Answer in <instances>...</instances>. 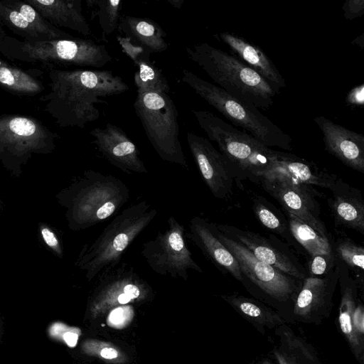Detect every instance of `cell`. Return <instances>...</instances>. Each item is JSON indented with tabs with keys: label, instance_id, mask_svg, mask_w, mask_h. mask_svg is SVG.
Segmentation results:
<instances>
[{
	"label": "cell",
	"instance_id": "277c9868",
	"mask_svg": "<svg viewBox=\"0 0 364 364\" xmlns=\"http://www.w3.org/2000/svg\"><path fill=\"white\" fill-rule=\"evenodd\" d=\"M0 54L14 62L41 64L50 70L72 65L101 68L112 59L105 45L75 36L29 42L6 35L0 41Z\"/></svg>",
	"mask_w": 364,
	"mask_h": 364
},
{
	"label": "cell",
	"instance_id": "4dcf8cb0",
	"mask_svg": "<svg viewBox=\"0 0 364 364\" xmlns=\"http://www.w3.org/2000/svg\"><path fill=\"white\" fill-rule=\"evenodd\" d=\"M289 230L295 240L314 257L332 253L329 239L323 237L311 227L298 218L287 213Z\"/></svg>",
	"mask_w": 364,
	"mask_h": 364
},
{
	"label": "cell",
	"instance_id": "d590c367",
	"mask_svg": "<svg viewBox=\"0 0 364 364\" xmlns=\"http://www.w3.org/2000/svg\"><path fill=\"white\" fill-rule=\"evenodd\" d=\"M360 298L355 305L353 313V327L360 340L364 341V305Z\"/></svg>",
	"mask_w": 364,
	"mask_h": 364
},
{
	"label": "cell",
	"instance_id": "cb8c5ba5",
	"mask_svg": "<svg viewBox=\"0 0 364 364\" xmlns=\"http://www.w3.org/2000/svg\"><path fill=\"white\" fill-rule=\"evenodd\" d=\"M117 40L122 52L132 60L137 68L134 75L137 94L146 92L168 93L170 87L167 79L161 70L151 61V53L124 36L118 35Z\"/></svg>",
	"mask_w": 364,
	"mask_h": 364
},
{
	"label": "cell",
	"instance_id": "74e56055",
	"mask_svg": "<svg viewBox=\"0 0 364 364\" xmlns=\"http://www.w3.org/2000/svg\"><path fill=\"white\" fill-rule=\"evenodd\" d=\"M43 237L48 245L53 247H56L58 245V241L55 235L48 229L44 228L42 230Z\"/></svg>",
	"mask_w": 364,
	"mask_h": 364
},
{
	"label": "cell",
	"instance_id": "b9f144b4",
	"mask_svg": "<svg viewBox=\"0 0 364 364\" xmlns=\"http://www.w3.org/2000/svg\"><path fill=\"white\" fill-rule=\"evenodd\" d=\"M168 2L176 9H181L184 0H168Z\"/></svg>",
	"mask_w": 364,
	"mask_h": 364
},
{
	"label": "cell",
	"instance_id": "603a6c76",
	"mask_svg": "<svg viewBox=\"0 0 364 364\" xmlns=\"http://www.w3.org/2000/svg\"><path fill=\"white\" fill-rule=\"evenodd\" d=\"M331 191L328 203L336 225L364 235V200L360 190L338 178Z\"/></svg>",
	"mask_w": 364,
	"mask_h": 364
},
{
	"label": "cell",
	"instance_id": "f1b7e54d",
	"mask_svg": "<svg viewBox=\"0 0 364 364\" xmlns=\"http://www.w3.org/2000/svg\"><path fill=\"white\" fill-rule=\"evenodd\" d=\"M43 74L41 70H23L0 59V87L14 95L31 97L43 92Z\"/></svg>",
	"mask_w": 364,
	"mask_h": 364
},
{
	"label": "cell",
	"instance_id": "6da1fadb",
	"mask_svg": "<svg viewBox=\"0 0 364 364\" xmlns=\"http://www.w3.org/2000/svg\"><path fill=\"white\" fill-rule=\"evenodd\" d=\"M49 90L39 100L60 127L85 128L100 117L97 105L104 98L129 90V85L111 70L50 69Z\"/></svg>",
	"mask_w": 364,
	"mask_h": 364
},
{
	"label": "cell",
	"instance_id": "ee69618b",
	"mask_svg": "<svg viewBox=\"0 0 364 364\" xmlns=\"http://www.w3.org/2000/svg\"><path fill=\"white\" fill-rule=\"evenodd\" d=\"M4 26L0 23V41L6 36Z\"/></svg>",
	"mask_w": 364,
	"mask_h": 364
},
{
	"label": "cell",
	"instance_id": "5bb4252c",
	"mask_svg": "<svg viewBox=\"0 0 364 364\" xmlns=\"http://www.w3.org/2000/svg\"><path fill=\"white\" fill-rule=\"evenodd\" d=\"M58 134L40 119L25 114H0V152L52 148Z\"/></svg>",
	"mask_w": 364,
	"mask_h": 364
},
{
	"label": "cell",
	"instance_id": "ab89813d",
	"mask_svg": "<svg viewBox=\"0 0 364 364\" xmlns=\"http://www.w3.org/2000/svg\"><path fill=\"white\" fill-rule=\"evenodd\" d=\"M100 355L105 359H113L117 357L118 353L117 351L112 348H104L100 351Z\"/></svg>",
	"mask_w": 364,
	"mask_h": 364
},
{
	"label": "cell",
	"instance_id": "ffe728a7",
	"mask_svg": "<svg viewBox=\"0 0 364 364\" xmlns=\"http://www.w3.org/2000/svg\"><path fill=\"white\" fill-rule=\"evenodd\" d=\"M269 356L277 364H325L318 350L303 334L285 323L274 330Z\"/></svg>",
	"mask_w": 364,
	"mask_h": 364
},
{
	"label": "cell",
	"instance_id": "d6a6232c",
	"mask_svg": "<svg viewBox=\"0 0 364 364\" xmlns=\"http://www.w3.org/2000/svg\"><path fill=\"white\" fill-rule=\"evenodd\" d=\"M253 210L257 220L263 226L283 237L285 235V226L268 207L258 200H255Z\"/></svg>",
	"mask_w": 364,
	"mask_h": 364
},
{
	"label": "cell",
	"instance_id": "836d02e7",
	"mask_svg": "<svg viewBox=\"0 0 364 364\" xmlns=\"http://www.w3.org/2000/svg\"><path fill=\"white\" fill-rule=\"evenodd\" d=\"M336 267L333 252L328 255L311 257L309 264L308 277H321L331 272Z\"/></svg>",
	"mask_w": 364,
	"mask_h": 364
},
{
	"label": "cell",
	"instance_id": "484cf974",
	"mask_svg": "<svg viewBox=\"0 0 364 364\" xmlns=\"http://www.w3.org/2000/svg\"><path fill=\"white\" fill-rule=\"evenodd\" d=\"M117 31L119 36L151 54L164 52L168 48L165 40L166 33L157 22L149 18L122 15Z\"/></svg>",
	"mask_w": 364,
	"mask_h": 364
},
{
	"label": "cell",
	"instance_id": "4fadbf2b",
	"mask_svg": "<svg viewBox=\"0 0 364 364\" xmlns=\"http://www.w3.org/2000/svg\"><path fill=\"white\" fill-rule=\"evenodd\" d=\"M339 270L335 268L321 277L306 276L294 303L292 319L296 323L320 325L331 316L333 298L338 283Z\"/></svg>",
	"mask_w": 364,
	"mask_h": 364
},
{
	"label": "cell",
	"instance_id": "ac0fdd59",
	"mask_svg": "<svg viewBox=\"0 0 364 364\" xmlns=\"http://www.w3.org/2000/svg\"><path fill=\"white\" fill-rule=\"evenodd\" d=\"M220 232L236 240L257 259L295 279L303 280L306 274L286 253L274 246L267 238L236 227L213 223Z\"/></svg>",
	"mask_w": 364,
	"mask_h": 364
},
{
	"label": "cell",
	"instance_id": "ba28073f",
	"mask_svg": "<svg viewBox=\"0 0 364 364\" xmlns=\"http://www.w3.org/2000/svg\"><path fill=\"white\" fill-rule=\"evenodd\" d=\"M134 108L158 156L166 162L188 169L180 141L178 112L168 94L159 92L137 94Z\"/></svg>",
	"mask_w": 364,
	"mask_h": 364
},
{
	"label": "cell",
	"instance_id": "3957f363",
	"mask_svg": "<svg viewBox=\"0 0 364 364\" xmlns=\"http://www.w3.org/2000/svg\"><path fill=\"white\" fill-rule=\"evenodd\" d=\"M200 127L241 176L259 183L279 168L282 152L269 148L247 132L227 123L213 112L191 110Z\"/></svg>",
	"mask_w": 364,
	"mask_h": 364
},
{
	"label": "cell",
	"instance_id": "5b68a950",
	"mask_svg": "<svg viewBox=\"0 0 364 364\" xmlns=\"http://www.w3.org/2000/svg\"><path fill=\"white\" fill-rule=\"evenodd\" d=\"M156 215V210L142 200L114 217L80 254L79 266L86 272L87 279L91 280L107 267L118 264L126 250Z\"/></svg>",
	"mask_w": 364,
	"mask_h": 364
},
{
	"label": "cell",
	"instance_id": "7a4b0ae2",
	"mask_svg": "<svg viewBox=\"0 0 364 364\" xmlns=\"http://www.w3.org/2000/svg\"><path fill=\"white\" fill-rule=\"evenodd\" d=\"M188 58L230 95L257 109L267 110L276 95L272 87L256 71L230 53L207 43L186 48Z\"/></svg>",
	"mask_w": 364,
	"mask_h": 364
},
{
	"label": "cell",
	"instance_id": "2e32d148",
	"mask_svg": "<svg viewBox=\"0 0 364 364\" xmlns=\"http://www.w3.org/2000/svg\"><path fill=\"white\" fill-rule=\"evenodd\" d=\"M90 134L100 154L116 168L127 173L149 172L137 146L118 126L107 123L104 128H94Z\"/></svg>",
	"mask_w": 364,
	"mask_h": 364
},
{
	"label": "cell",
	"instance_id": "7bdbcfd3",
	"mask_svg": "<svg viewBox=\"0 0 364 364\" xmlns=\"http://www.w3.org/2000/svg\"><path fill=\"white\" fill-rule=\"evenodd\" d=\"M256 364H274L273 360L269 356L267 358H262L258 360Z\"/></svg>",
	"mask_w": 364,
	"mask_h": 364
},
{
	"label": "cell",
	"instance_id": "30bf717a",
	"mask_svg": "<svg viewBox=\"0 0 364 364\" xmlns=\"http://www.w3.org/2000/svg\"><path fill=\"white\" fill-rule=\"evenodd\" d=\"M168 227L159 231L154 238L142 245L141 254L155 273L186 280L188 270L199 273L203 269L194 260L186 240L184 227L171 215Z\"/></svg>",
	"mask_w": 364,
	"mask_h": 364
},
{
	"label": "cell",
	"instance_id": "4316f807",
	"mask_svg": "<svg viewBox=\"0 0 364 364\" xmlns=\"http://www.w3.org/2000/svg\"><path fill=\"white\" fill-rule=\"evenodd\" d=\"M222 298L264 336L267 331L287 323L274 309L256 299L236 294L223 295Z\"/></svg>",
	"mask_w": 364,
	"mask_h": 364
},
{
	"label": "cell",
	"instance_id": "8d00e7d4",
	"mask_svg": "<svg viewBox=\"0 0 364 364\" xmlns=\"http://www.w3.org/2000/svg\"><path fill=\"white\" fill-rule=\"evenodd\" d=\"M346 102L351 107H360L364 105V85L361 84L351 89L346 95Z\"/></svg>",
	"mask_w": 364,
	"mask_h": 364
},
{
	"label": "cell",
	"instance_id": "60d3db41",
	"mask_svg": "<svg viewBox=\"0 0 364 364\" xmlns=\"http://www.w3.org/2000/svg\"><path fill=\"white\" fill-rule=\"evenodd\" d=\"M64 338L70 346H74L77 341L78 336L76 333L68 332L65 334Z\"/></svg>",
	"mask_w": 364,
	"mask_h": 364
},
{
	"label": "cell",
	"instance_id": "52a82bcc",
	"mask_svg": "<svg viewBox=\"0 0 364 364\" xmlns=\"http://www.w3.org/2000/svg\"><path fill=\"white\" fill-rule=\"evenodd\" d=\"M210 224L217 237L237 260L242 274L260 292L257 300L274 309L287 323L294 325V303L302 281L259 260L238 242L218 231L213 223Z\"/></svg>",
	"mask_w": 364,
	"mask_h": 364
},
{
	"label": "cell",
	"instance_id": "d4e9b609",
	"mask_svg": "<svg viewBox=\"0 0 364 364\" xmlns=\"http://www.w3.org/2000/svg\"><path fill=\"white\" fill-rule=\"evenodd\" d=\"M53 26L74 31L84 36L91 28L82 14L81 0H25Z\"/></svg>",
	"mask_w": 364,
	"mask_h": 364
},
{
	"label": "cell",
	"instance_id": "8fae6325",
	"mask_svg": "<svg viewBox=\"0 0 364 364\" xmlns=\"http://www.w3.org/2000/svg\"><path fill=\"white\" fill-rule=\"evenodd\" d=\"M259 183L287 213L300 219L323 237L329 239L320 218L319 205L310 186L297 182L282 173L267 174L260 178Z\"/></svg>",
	"mask_w": 364,
	"mask_h": 364
},
{
	"label": "cell",
	"instance_id": "7402d4cb",
	"mask_svg": "<svg viewBox=\"0 0 364 364\" xmlns=\"http://www.w3.org/2000/svg\"><path fill=\"white\" fill-rule=\"evenodd\" d=\"M189 236L203 255L220 271L230 274L242 282L239 264L228 248L220 241L209 222L199 216L191 219Z\"/></svg>",
	"mask_w": 364,
	"mask_h": 364
},
{
	"label": "cell",
	"instance_id": "44dd1931",
	"mask_svg": "<svg viewBox=\"0 0 364 364\" xmlns=\"http://www.w3.org/2000/svg\"><path fill=\"white\" fill-rule=\"evenodd\" d=\"M214 37L229 48L230 54L260 75L276 93L286 86L285 80L277 67L259 46L230 32L215 34Z\"/></svg>",
	"mask_w": 364,
	"mask_h": 364
},
{
	"label": "cell",
	"instance_id": "f35d334b",
	"mask_svg": "<svg viewBox=\"0 0 364 364\" xmlns=\"http://www.w3.org/2000/svg\"><path fill=\"white\" fill-rule=\"evenodd\" d=\"M123 318L124 312L122 308H117L114 309L109 315L110 321L115 324L122 322Z\"/></svg>",
	"mask_w": 364,
	"mask_h": 364
},
{
	"label": "cell",
	"instance_id": "f546056e",
	"mask_svg": "<svg viewBox=\"0 0 364 364\" xmlns=\"http://www.w3.org/2000/svg\"><path fill=\"white\" fill-rule=\"evenodd\" d=\"M336 235L335 237H329L335 259L352 273L360 293L363 296L364 247L342 232H336Z\"/></svg>",
	"mask_w": 364,
	"mask_h": 364
},
{
	"label": "cell",
	"instance_id": "e575fe53",
	"mask_svg": "<svg viewBox=\"0 0 364 364\" xmlns=\"http://www.w3.org/2000/svg\"><path fill=\"white\" fill-rule=\"evenodd\" d=\"M346 19L352 20L360 17L364 14L363 0H347L342 7Z\"/></svg>",
	"mask_w": 364,
	"mask_h": 364
},
{
	"label": "cell",
	"instance_id": "9a60e30c",
	"mask_svg": "<svg viewBox=\"0 0 364 364\" xmlns=\"http://www.w3.org/2000/svg\"><path fill=\"white\" fill-rule=\"evenodd\" d=\"M0 23L29 42L73 36L50 24L25 0H0Z\"/></svg>",
	"mask_w": 364,
	"mask_h": 364
},
{
	"label": "cell",
	"instance_id": "83f0119b",
	"mask_svg": "<svg viewBox=\"0 0 364 364\" xmlns=\"http://www.w3.org/2000/svg\"><path fill=\"white\" fill-rule=\"evenodd\" d=\"M275 173H282L290 178L307 186H318L331 189L338 177L292 154L282 152L279 160V168Z\"/></svg>",
	"mask_w": 364,
	"mask_h": 364
},
{
	"label": "cell",
	"instance_id": "8992f818",
	"mask_svg": "<svg viewBox=\"0 0 364 364\" xmlns=\"http://www.w3.org/2000/svg\"><path fill=\"white\" fill-rule=\"evenodd\" d=\"M181 80L233 125L241 127L266 146L292 149L290 135L255 107L230 95L188 69L182 70Z\"/></svg>",
	"mask_w": 364,
	"mask_h": 364
},
{
	"label": "cell",
	"instance_id": "e0dca14e",
	"mask_svg": "<svg viewBox=\"0 0 364 364\" xmlns=\"http://www.w3.org/2000/svg\"><path fill=\"white\" fill-rule=\"evenodd\" d=\"M314 121L322 132L326 150L346 166L364 173V136L323 116Z\"/></svg>",
	"mask_w": 364,
	"mask_h": 364
},
{
	"label": "cell",
	"instance_id": "7c38bea8",
	"mask_svg": "<svg viewBox=\"0 0 364 364\" xmlns=\"http://www.w3.org/2000/svg\"><path fill=\"white\" fill-rule=\"evenodd\" d=\"M186 138L193 158L210 192L217 198H230L235 180L242 176L239 171L206 138L193 132H187Z\"/></svg>",
	"mask_w": 364,
	"mask_h": 364
},
{
	"label": "cell",
	"instance_id": "d6986e66",
	"mask_svg": "<svg viewBox=\"0 0 364 364\" xmlns=\"http://www.w3.org/2000/svg\"><path fill=\"white\" fill-rule=\"evenodd\" d=\"M336 260V259H335ZM338 267L341 299L338 306V327L358 364H364V341L353 327V313L358 300L363 299L358 284L350 272L336 260Z\"/></svg>",
	"mask_w": 364,
	"mask_h": 364
},
{
	"label": "cell",
	"instance_id": "f6af8a7d",
	"mask_svg": "<svg viewBox=\"0 0 364 364\" xmlns=\"http://www.w3.org/2000/svg\"><path fill=\"white\" fill-rule=\"evenodd\" d=\"M2 333H3V323H2V320H1V318L0 316V341L1 339Z\"/></svg>",
	"mask_w": 364,
	"mask_h": 364
},
{
	"label": "cell",
	"instance_id": "9c48e42d",
	"mask_svg": "<svg viewBox=\"0 0 364 364\" xmlns=\"http://www.w3.org/2000/svg\"><path fill=\"white\" fill-rule=\"evenodd\" d=\"M129 198V188L122 180L89 170L73 188V225L77 229L96 225L117 213Z\"/></svg>",
	"mask_w": 364,
	"mask_h": 364
},
{
	"label": "cell",
	"instance_id": "1f68e13d",
	"mask_svg": "<svg viewBox=\"0 0 364 364\" xmlns=\"http://www.w3.org/2000/svg\"><path fill=\"white\" fill-rule=\"evenodd\" d=\"M91 8L92 18H97L104 36L112 35L117 30L122 1L120 0H85Z\"/></svg>",
	"mask_w": 364,
	"mask_h": 364
}]
</instances>
